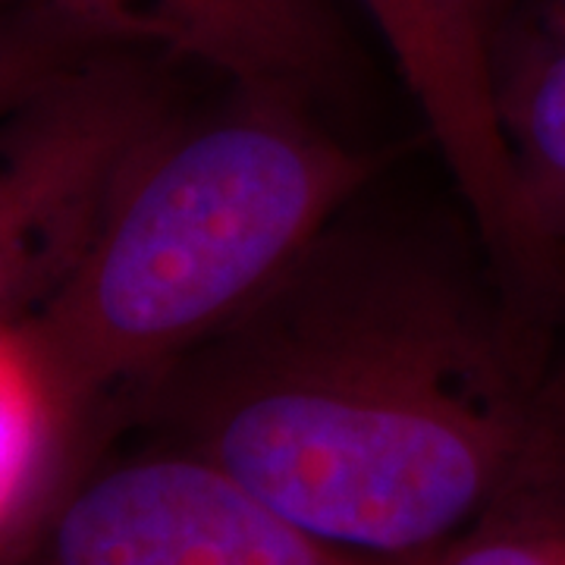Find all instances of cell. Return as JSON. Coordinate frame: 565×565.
Listing matches in <instances>:
<instances>
[{
    "instance_id": "obj_1",
    "label": "cell",
    "mask_w": 565,
    "mask_h": 565,
    "mask_svg": "<svg viewBox=\"0 0 565 565\" xmlns=\"http://www.w3.org/2000/svg\"><path fill=\"white\" fill-rule=\"evenodd\" d=\"M170 446L315 541L424 565L565 468V393L446 264L340 221L154 381Z\"/></svg>"
},
{
    "instance_id": "obj_2",
    "label": "cell",
    "mask_w": 565,
    "mask_h": 565,
    "mask_svg": "<svg viewBox=\"0 0 565 565\" xmlns=\"http://www.w3.org/2000/svg\"><path fill=\"white\" fill-rule=\"evenodd\" d=\"M305 98L236 88L173 114L126 163L88 243L17 343L57 408L154 384L289 274L381 170Z\"/></svg>"
},
{
    "instance_id": "obj_3",
    "label": "cell",
    "mask_w": 565,
    "mask_h": 565,
    "mask_svg": "<svg viewBox=\"0 0 565 565\" xmlns=\"http://www.w3.org/2000/svg\"><path fill=\"white\" fill-rule=\"evenodd\" d=\"M145 57L104 51L10 117L0 145V321L51 296L126 163L170 117Z\"/></svg>"
},
{
    "instance_id": "obj_4",
    "label": "cell",
    "mask_w": 565,
    "mask_h": 565,
    "mask_svg": "<svg viewBox=\"0 0 565 565\" xmlns=\"http://www.w3.org/2000/svg\"><path fill=\"white\" fill-rule=\"evenodd\" d=\"M35 565H390L315 541L202 456L163 446L57 509Z\"/></svg>"
},
{
    "instance_id": "obj_5",
    "label": "cell",
    "mask_w": 565,
    "mask_h": 565,
    "mask_svg": "<svg viewBox=\"0 0 565 565\" xmlns=\"http://www.w3.org/2000/svg\"><path fill=\"white\" fill-rule=\"evenodd\" d=\"M359 3L418 104L478 236L490 245L519 239L522 202L497 107L493 39L475 0Z\"/></svg>"
},
{
    "instance_id": "obj_6",
    "label": "cell",
    "mask_w": 565,
    "mask_h": 565,
    "mask_svg": "<svg viewBox=\"0 0 565 565\" xmlns=\"http://www.w3.org/2000/svg\"><path fill=\"white\" fill-rule=\"evenodd\" d=\"M73 22L107 47L202 63L236 88L308 98L340 61L327 0H0Z\"/></svg>"
},
{
    "instance_id": "obj_7",
    "label": "cell",
    "mask_w": 565,
    "mask_h": 565,
    "mask_svg": "<svg viewBox=\"0 0 565 565\" xmlns=\"http://www.w3.org/2000/svg\"><path fill=\"white\" fill-rule=\"evenodd\" d=\"M503 141L534 236L565 262V0H515L493 32Z\"/></svg>"
},
{
    "instance_id": "obj_8",
    "label": "cell",
    "mask_w": 565,
    "mask_h": 565,
    "mask_svg": "<svg viewBox=\"0 0 565 565\" xmlns=\"http://www.w3.org/2000/svg\"><path fill=\"white\" fill-rule=\"evenodd\" d=\"M107 47L73 22L44 10L0 3V120H10L41 92Z\"/></svg>"
},
{
    "instance_id": "obj_9",
    "label": "cell",
    "mask_w": 565,
    "mask_h": 565,
    "mask_svg": "<svg viewBox=\"0 0 565 565\" xmlns=\"http://www.w3.org/2000/svg\"><path fill=\"white\" fill-rule=\"evenodd\" d=\"M57 403L13 333L0 330V527L25 503Z\"/></svg>"
},
{
    "instance_id": "obj_10",
    "label": "cell",
    "mask_w": 565,
    "mask_h": 565,
    "mask_svg": "<svg viewBox=\"0 0 565 565\" xmlns=\"http://www.w3.org/2000/svg\"><path fill=\"white\" fill-rule=\"evenodd\" d=\"M512 3H515V0H475L478 13L484 17L487 29H490V39H493L497 25H500V22L505 20V13L512 10Z\"/></svg>"
}]
</instances>
